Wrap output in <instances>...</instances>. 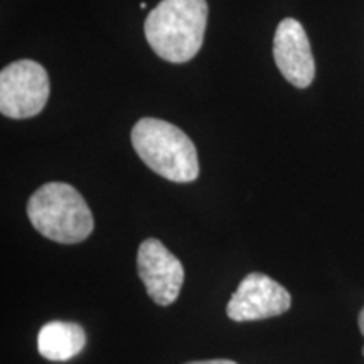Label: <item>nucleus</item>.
<instances>
[{"label":"nucleus","mask_w":364,"mask_h":364,"mask_svg":"<svg viewBox=\"0 0 364 364\" xmlns=\"http://www.w3.org/2000/svg\"><path fill=\"white\" fill-rule=\"evenodd\" d=\"M292 306L289 290L265 273H248L226 306V314L235 322L262 321L282 316Z\"/></svg>","instance_id":"nucleus-5"},{"label":"nucleus","mask_w":364,"mask_h":364,"mask_svg":"<svg viewBox=\"0 0 364 364\" xmlns=\"http://www.w3.org/2000/svg\"><path fill=\"white\" fill-rule=\"evenodd\" d=\"M358 324H359V331H361V334L364 336V307H363V311L359 312V317H358ZM363 356H364V348H363Z\"/></svg>","instance_id":"nucleus-10"},{"label":"nucleus","mask_w":364,"mask_h":364,"mask_svg":"<svg viewBox=\"0 0 364 364\" xmlns=\"http://www.w3.org/2000/svg\"><path fill=\"white\" fill-rule=\"evenodd\" d=\"M136 270L154 302L164 307L176 302L184 284V267L161 241L149 238L140 243Z\"/></svg>","instance_id":"nucleus-6"},{"label":"nucleus","mask_w":364,"mask_h":364,"mask_svg":"<svg viewBox=\"0 0 364 364\" xmlns=\"http://www.w3.org/2000/svg\"><path fill=\"white\" fill-rule=\"evenodd\" d=\"M273 58L284 78L297 88H307L316 76L311 43L304 26L287 17L277 27L273 39Z\"/></svg>","instance_id":"nucleus-7"},{"label":"nucleus","mask_w":364,"mask_h":364,"mask_svg":"<svg viewBox=\"0 0 364 364\" xmlns=\"http://www.w3.org/2000/svg\"><path fill=\"white\" fill-rule=\"evenodd\" d=\"M27 216L34 230L63 245L85 241L93 233V215L78 191L65 182H48L31 196Z\"/></svg>","instance_id":"nucleus-2"},{"label":"nucleus","mask_w":364,"mask_h":364,"mask_svg":"<svg viewBox=\"0 0 364 364\" xmlns=\"http://www.w3.org/2000/svg\"><path fill=\"white\" fill-rule=\"evenodd\" d=\"M49 98V76L39 63L21 59L0 73V112L14 120L36 117Z\"/></svg>","instance_id":"nucleus-4"},{"label":"nucleus","mask_w":364,"mask_h":364,"mask_svg":"<svg viewBox=\"0 0 364 364\" xmlns=\"http://www.w3.org/2000/svg\"><path fill=\"white\" fill-rule=\"evenodd\" d=\"M132 145L156 174L172 182L198 179V150L179 127L159 118H142L132 129Z\"/></svg>","instance_id":"nucleus-3"},{"label":"nucleus","mask_w":364,"mask_h":364,"mask_svg":"<svg viewBox=\"0 0 364 364\" xmlns=\"http://www.w3.org/2000/svg\"><path fill=\"white\" fill-rule=\"evenodd\" d=\"M140 9H147V4H145V2H140Z\"/></svg>","instance_id":"nucleus-11"},{"label":"nucleus","mask_w":364,"mask_h":364,"mask_svg":"<svg viewBox=\"0 0 364 364\" xmlns=\"http://www.w3.org/2000/svg\"><path fill=\"white\" fill-rule=\"evenodd\" d=\"M206 24V0H162L147 16L144 31L159 58L182 65L201 49Z\"/></svg>","instance_id":"nucleus-1"},{"label":"nucleus","mask_w":364,"mask_h":364,"mask_svg":"<svg viewBox=\"0 0 364 364\" xmlns=\"http://www.w3.org/2000/svg\"><path fill=\"white\" fill-rule=\"evenodd\" d=\"M85 346L86 332L75 322H48L38 334V351L49 361H70L83 351Z\"/></svg>","instance_id":"nucleus-8"},{"label":"nucleus","mask_w":364,"mask_h":364,"mask_svg":"<svg viewBox=\"0 0 364 364\" xmlns=\"http://www.w3.org/2000/svg\"><path fill=\"white\" fill-rule=\"evenodd\" d=\"M186 364H236V363L230 361V359H209V361H193Z\"/></svg>","instance_id":"nucleus-9"}]
</instances>
